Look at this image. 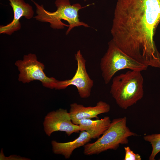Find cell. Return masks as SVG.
Listing matches in <instances>:
<instances>
[{"instance_id": "8", "label": "cell", "mask_w": 160, "mask_h": 160, "mask_svg": "<svg viewBox=\"0 0 160 160\" xmlns=\"http://www.w3.org/2000/svg\"><path fill=\"white\" fill-rule=\"evenodd\" d=\"M43 126L44 131L48 136L56 131L65 132L69 136L80 131L79 126L72 122L69 112L66 109L62 108L48 113L45 117Z\"/></svg>"}, {"instance_id": "4", "label": "cell", "mask_w": 160, "mask_h": 160, "mask_svg": "<svg viewBox=\"0 0 160 160\" xmlns=\"http://www.w3.org/2000/svg\"><path fill=\"white\" fill-rule=\"evenodd\" d=\"M135 135L127 126L125 116L114 119L100 137L84 146V153L89 156L98 154L109 149L116 150L120 145L127 144L129 137Z\"/></svg>"}, {"instance_id": "1", "label": "cell", "mask_w": 160, "mask_h": 160, "mask_svg": "<svg viewBox=\"0 0 160 160\" xmlns=\"http://www.w3.org/2000/svg\"><path fill=\"white\" fill-rule=\"evenodd\" d=\"M160 22V0H117L112 40L138 62L160 68V54L154 40Z\"/></svg>"}, {"instance_id": "9", "label": "cell", "mask_w": 160, "mask_h": 160, "mask_svg": "<svg viewBox=\"0 0 160 160\" xmlns=\"http://www.w3.org/2000/svg\"><path fill=\"white\" fill-rule=\"evenodd\" d=\"M13 9V19L11 22L6 25L0 26V34L11 35L14 32L20 30L21 24L20 20L22 17L30 19L33 16V7L24 0H8Z\"/></svg>"}, {"instance_id": "5", "label": "cell", "mask_w": 160, "mask_h": 160, "mask_svg": "<svg viewBox=\"0 0 160 160\" xmlns=\"http://www.w3.org/2000/svg\"><path fill=\"white\" fill-rule=\"evenodd\" d=\"M100 67L102 76L106 84L109 83L115 74L124 69L146 70L148 67L134 60L120 49L111 39L107 51L101 58Z\"/></svg>"}, {"instance_id": "12", "label": "cell", "mask_w": 160, "mask_h": 160, "mask_svg": "<svg viewBox=\"0 0 160 160\" xmlns=\"http://www.w3.org/2000/svg\"><path fill=\"white\" fill-rule=\"evenodd\" d=\"M111 121L110 117L106 116L100 119L92 120L85 119L79 121L80 131H88L92 136L93 139L99 138L102 135L109 127Z\"/></svg>"}, {"instance_id": "17", "label": "cell", "mask_w": 160, "mask_h": 160, "mask_svg": "<svg viewBox=\"0 0 160 160\" xmlns=\"http://www.w3.org/2000/svg\"><path fill=\"white\" fill-rule=\"evenodd\" d=\"M31 0L32 1H33V0Z\"/></svg>"}, {"instance_id": "16", "label": "cell", "mask_w": 160, "mask_h": 160, "mask_svg": "<svg viewBox=\"0 0 160 160\" xmlns=\"http://www.w3.org/2000/svg\"><path fill=\"white\" fill-rule=\"evenodd\" d=\"M159 159L160 160V159Z\"/></svg>"}, {"instance_id": "7", "label": "cell", "mask_w": 160, "mask_h": 160, "mask_svg": "<svg viewBox=\"0 0 160 160\" xmlns=\"http://www.w3.org/2000/svg\"><path fill=\"white\" fill-rule=\"evenodd\" d=\"M77 68L73 76L70 79L58 81L56 90L64 89L70 85L77 88L80 97L83 98L89 97L94 85L93 81L88 74L86 69V60L80 50L75 55Z\"/></svg>"}, {"instance_id": "14", "label": "cell", "mask_w": 160, "mask_h": 160, "mask_svg": "<svg viewBox=\"0 0 160 160\" xmlns=\"http://www.w3.org/2000/svg\"><path fill=\"white\" fill-rule=\"evenodd\" d=\"M125 156L124 160H141V158L140 155L134 153L129 146L124 148Z\"/></svg>"}, {"instance_id": "13", "label": "cell", "mask_w": 160, "mask_h": 160, "mask_svg": "<svg viewBox=\"0 0 160 160\" xmlns=\"http://www.w3.org/2000/svg\"><path fill=\"white\" fill-rule=\"evenodd\" d=\"M144 140L151 144L152 150L149 157L150 160H154L156 155L160 152V134L148 135L143 137Z\"/></svg>"}, {"instance_id": "6", "label": "cell", "mask_w": 160, "mask_h": 160, "mask_svg": "<svg viewBox=\"0 0 160 160\" xmlns=\"http://www.w3.org/2000/svg\"><path fill=\"white\" fill-rule=\"evenodd\" d=\"M15 64L20 72L18 79L19 81L25 83L39 80L44 87L55 89L58 80L46 75L44 71V65L38 61L35 54L25 55L23 60H17Z\"/></svg>"}, {"instance_id": "11", "label": "cell", "mask_w": 160, "mask_h": 160, "mask_svg": "<svg viewBox=\"0 0 160 160\" xmlns=\"http://www.w3.org/2000/svg\"><path fill=\"white\" fill-rule=\"evenodd\" d=\"M93 139L88 131H81L79 136L74 140L65 143H60L53 140L51 142L52 150L56 155H61L66 159H69L76 149L84 146Z\"/></svg>"}, {"instance_id": "3", "label": "cell", "mask_w": 160, "mask_h": 160, "mask_svg": "<svg viewBox=\"0 0 160 160\" xmlns=\"http://www.w3.org/2000/svg\"><path fill=\"white\" fill-rule=\"evenodd\" d=\"M143 84L141 71L130 70L113 78L110 92L117 105L126 109L142 98Z\"/></svg>"}, {"instance_id": "10", "label": "cell", "mask_w": 160, "mask_h": 160, "mask_svg": "<svg viewBox=\"0 0 160 160\" xmlns=\"http://www.w3.org/2000/svg\"><path fill=\"white\" fill-rule=\"evenodd\" d=\"M110 110V105L106 102L100 101L94 106L85 107L76 103L70 105V113L72 122L77 125L79 121L85 119L98 118V115L107 113Z\"/></svg>"}, {"instance_id": "2", "label": "cell", "mask_w": 160, "mask_h": 160, "mask_svg": "<svg viewBox=\"0 0 160 160\" xmlns=\"http://www.w3.org/2000/svg\"><path fill=\"white\" fill-rule=\"evenodd\" d=\"M33 3L36 7L37 15L34 18L36 20L48 23L50 27L55 29H63L65 26L68 27L66 35L75 27H89L79 18V11L83 8L79 3L71 5L69 0H56L55 4L57 9L54 12H50L45 10L42 5H39L34 1Z\"/></svg>"}, {"instance_id": "15", "label": "cell", "mask_w": 160, "mask_h": 160, "mask_svg": "<svg viewBox=\"0 0 160 160\" xmlns=\"http://www.w3.org/2000/svg\"><path fill=\"white\" fill-rule=\"evenodd\" d=\"M86 0H84V1H86Z\"/></svg>"}]
</instances>
